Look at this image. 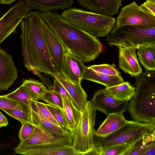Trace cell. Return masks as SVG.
I'll use <instances>...</instances> for the list:
<instances>
[{
  "label": "cell",
  "mask_w": 155,
  "mask_h": 155,
  "mask_svg": "<svg viewBox=\"0 0 155 155\" xmlns=\"http://www.w3.org/2000/svg\"><path fill=\"white\" fill-rule=\"evenodd\" d=\"M39 11L28 12L21 21V52L25 67L54 77L59 73L55 67L42 34Z\"/></svg>",
  "instance_id": "1"
},
{
  "label": "cell",
  "mask_w": 155,
  "mask_h": 155,
  "mask_svg": "<svg viewBox=\"0 0 155 155\" xmlns=\"http://www.w3.org/2000/svg\"><path fill=\"white\" fill-rule=\"evenodd\" d=\"M42 18L54 32L68 51L83 63L95 59L101 52L100 40L77 28L57 12L39 13Z\"/></svg>",
  "instance_id": "2"
},
{
  "label": "cell",
  "mask_w": 155,
  "mask_h": 155,
  "mask_svg": "<svg viewBox=\"0 0 155 155\" xmlns=\"http://www.w3.org/2000/svg\"><path fill=\"white\" fill-rule=\"evenodd\" d=\"M135 78V94L127 110L134 120L155 124V71L146 70Z\"/></svg>",
  "instance_id": "3"
},
{
  "label": "cell",
  "mask_w": 155,
  "mask_h": 155,
  "mask_svg": "<svg viewBox=\"0 0 155 155\" xmlns=\"http://www.w3.org/2000/svg\"><path fill=\"white\" fill-rule=\"evenodd\" d=\"M61 15L77 28L96 37H107L116 25V19L112 16L76 7L64 10Z\"/></svg>",
  "instance_id": "4"
},
{
  "label": "cell",
  "mask_w": 155,
  "mask_h": 155,
  "mask_svg": "<svg viewBox=\"0 0 155 155\" xmlns=\"http://www.w3.org/2000/svg\"><path fill=\"white\" fill-rule=\"evenodd\" d=\"M155 131V124L152 123L127 120L123 127L104 137L94 134V148L89 155H99L104 150L124 143H134L145 134Z\"/></svg>",
  "instance_id": "5"
},
{
  "label": "cell",
  "mask_w": 155,
  "mask_h": 155,
  "mask_svg": "<svg viewBox=\"0 0 155 155\" xmlns=\"http://www.w3.org/2000/svg\"><path fill=\"white\" fill-rule=\"evenodd\" d=\"M97 110L91 101H87L84 109L81 112L77 126L71 133L73 147L80 155H87L94 149Z\"/></svg>",
  "instance_id": "6"
},
{
  "label": "cell",
  "mask_w": 155,
  "mask_h": 155,
  "mask_svg": "<svg viewBox=\"0 0 155 155\" xmlns=\"http://www.w3.org/2000/svg\"><path fill=\"white\" fill-rule=\"evenodd\" d=\"M110 46L134 47L155 43V27L143 28L131 26L114 27L107 36Z\"/></svg>",
  "instance_id": "7"
},
{
  "label": "cell",
  "mask_w": 155,
  "mask_h": 155,
  "mask_svg": "<svg viewBox=\"0 0 155 155\" xmlns=\"http://www.w3.org/2000/svg\"><path fill=\"white\" fill-rule=\"evenodd\" d=\"M72 144L71 133L64 136L56 135L35 126L31 135L25 140L20 142L14 151L16 153L25 155L27 152L35 149Z\"/></svg>",
  "instance_id": "8"
},
{
  "label": "cell",
  "mask_w": 155,
  "mask_h": 155,
  "mask_svg": "<svg viewBox=\"0 0 155 155\" xmlns=\"http://www.w3.org/2000/svg\"><path fill=\"white\" fill-rule=\"evenodd\" d=\"M118 27L131 26L147 28L155 27V16L142 9L135 1L123 7L116 19Z\"/></svg>",
  "instance_id": "9"
},
{
  "label": "cell",
  "mask_w": 155,
  "mask_h": 155,
  "mask_svg": "<svg viewBox=\"0 0 155 155\" xmlns=\"http://www.w3.org/2000/svg\"><path fill=\"white\" fill-rule=\"evenodd\" d=\"M31 9L24 1L20 0L0 18V44L15 31Z\"/></svg>",
  "instance_id": "10"
},
{
  "label": "cell",
  "mask_w": 155,
  "mask_h": 155,
  "mask_svg": "<svg viewBox=\"0 0 155 155\" xmlns=\"http://www.w3.org/2000/svg\"><path fill=\"white\" fill-rule=\"evenodd\" d=\"M40 22L42 34L52 62L60 73L66 51L54 32L41 17Z\"/></svg>",
  "instance_id": "11"
},
{
  "label": "cell",
  "mask_w": 155,
  "mask_h": 155,
  "mask_svg": "<svg viewBox=\"0 0 155 155\" xmlns=\"http://www.w3.org/2000/svg\"><path fill=\"white\" fill-rule=\"evenodd\" d=\"M97 110L106 116L114 113H123L127 109L128 101L119 100L105 92L103 89L97 91L91 101Z\"/></svg>",
  "instance_id": "12"
},
{
  "label": "cell",
  "mask_w": 155,
  "mask_h": 155,
  "mask_svg": "<svg viewBox=\"0 0 155 155\" xmlns=\"http://www.w3.org/2000/svg\"><path fill=\"white\" fill-rule=\"evenodd\" d=\"M12 56L0 47V90H7L18 78Z\"/></svg>",
  "instance_id": "13"
},
{
  "label": "cell",
  "mask_w": 155,
  "mask_h": 155,
  "mask_svg": "<svg viewBox=\"0 0 155 155\" xmlns=\"http://www.w3.org/2000/svg\"><path fill=\"white\" fill-rule=\"evenodd\" d=\"M119 49L118 65L125 73L136 77L143 72L137 57V48L117 47Z\"/></svg>",
  "instance_id": "14"
},
{
  "label": "cell",
  "mask_w": 155,
  "mask_h": 155,
  "mask_svg": "<svg viewBox=\"0 0 155 155\" xmlns=\"http://www.w3.org/2000/svg\"><path fill=\"white\" fill-rule=\"evenodd\" d=\"M86 68L81 60L66 51L60 73L71 82L79 83L82 79Z\"/></svg>",
  "instance_id": "15"
},
{
  "label": "cell",
  "mask_w": 155,
  "mask_h": 155,
  "mask_svg": "<svg viewBox=\"0 0 155 155\" xmlns=\"http://www.w3.org/2000/svg\"><path fill=\"white\" fill-rule=\"evenodd\" d=\"M56 79L65 89L76 107L81 112L84 109L87 102V93L81 83H73L60 73L56 75Z\"/></svg>",
  "instance_id": "16"
},
{
  "label": "cell",
  "mask_w": 155,
  "mask_h": 155,
  "mask_svg": "<svg viewBox=\"0 0 155 155\" xmlns=\"http://www.w3.org/2000/svg\"><path fill=\"white\" fill-rule=\"evenodd\" d=\"M83 8L92 12L112 16L118 13L122 0H76Z\"/></svg>",
  "instance_id": "17"
},
{
  "label": "cell",
  "mask_w": 155,
  "mask_h": 155,
  "mask_svg": "<svg viewBox=\"0 0 155 155\" xmlns=\"http://www.w3.org/2000/svg\"><path fill=\"white\" fill-rule=\"evenodd\" d=\"M32 9L41 12L68 9L72 8L74 0H25Z\"/></svg>",
  "instance_id": "18"
},
{
  "label": "cell",
  "mask_w": 155,
  "mask_h": 155,
  "mask_svg": "<svg viewBox=\"0 0 155 155\" xmlns=\"http://www.w3.org/2000/svg\"><path fill=\"white\" fill-rule=\"evenodd\" d=\"M123 113H114L107 116L94 134L99 137L106 136L119 129L127 122Z\"/></svg>",
  "instance_id": "19"
},
{
  "label": "cell",
  "mask_w": 155,
  "mask_h": 155,
  "mask_svg": "<svg viewBox=\"0 0 155 155\" xmlns=\"http://www.w3.org/2000/svg\"><path fill=\"white\" fill-rule=\"evenodd\" d=\"M82 79L98 83L106 87L114 86L124 82L121 75L116 76L106 75L96 71L89 66L86 67Z\"/></svg>",
  "instance_id": "20"
},
{
  "label": "cell",
  "mask_w": 155,
  "mask_h": 155,
  "mask_svg": "<svg viewBox=\"0 0 155 155\" xmlns=\"http://www.w3.org/2000/svg\"><path fill=\"white\" fill-rule=\"evenodd\" d=\"M29 108L31 123L35 126H38L44 130L56 135L64 136L71 133L67 130L58 127L34 111L30 107Z\"/></svg>",
  "instance_id": "21"
},
{
  "label": "cell",
  "mask_w": 155,
  "mask_h": 155,
  "mask_svg": "<svg viewBox=\"0 0 155 155\" xmlns=\"http://www.w3.org/2000/svg\"><path fill=\"white\" fill-rule=\"evenodd\" d=\"M138 59L146 71L155 70V43L138 47Z\"/></svg>",
  "instance_id": "22"
},
{
  "label": "cell",
  "mask_w": 155,
  "mask_h": 155,
  "mask_svg": "<svg viewBox=\"0 0 155 155\" xmlns=\"http://www.w3.org/2000/svg\"><path fill=\"white\" fill-rule=\"evenodd\" d=\"M105 92L122 101H128L134 96L135 88L130 83L124 82L120 84L103 89Z\"/></svg>",
  "instance_id": "23"
},
{
  "label": "cell",
  "mask_w": 155,
  "mask_h": 155,
  "mask_svg": "<svg viewBox=\"0 0 155 155\" xmlns=\"http://www.w3.org/2000/svg\"><path fill=\"white\" fill-rule=\"evenodd\" d=\"M25 155H80L72 145L58 146L38 148L27 152Z\"/></svg>",
  "instance_id": "24"
},
{
  "label": "cell",
  "mask_w": 155,
  "mask_h": 155,
  "mask_svg": "<svg viewBox=\"0 0 155 155\" xmlns=\"http://www.w3.org/2000/svg\"><path fill=\"white\" fill-rule=\"evenodd\" d=\"M63 111L69 127L72 132L77 126L80 119L81 112L78 109L72 100L63 98Z\"/></svg>",
  "instance_id": "25"
},
{
  "label": "cell",
  "mask_w": 155,
  "mask_h": 155,
  "mask_svg": "<svg viewBox=\"0 0 155 155\" xmlns=\"http://www.w3.org/2000/svg\"><path fill=\"white\" fill-rule=\"evenodd\" d=\"M155 143V131L145 134L136 141L132 147L124 155H144Z\"/></svg>",
  "instance_id": "26"
},
{
  "label": "cell",
  "mask_w": 155,
  "mask_h": 155,
  "mask_svg": "<svg viewBox=\"0 0 155 155\" xmlns=\"http://www.w3.org/2000/svg\"><path fill=\"white\" fill-rule=\"evenodd\" d=\"M22 84L25 88L32 99L38 101L48 90L44 84L37 80L25 79Z\"/></svg>",
  "instance_id": "27"
},
{
  "label": "cell",
  "mask_w": 155,
  "mask_h": 155,
  "mask_svg": "<svg viewBox=\"0 0 155 155\" xmlns=\"http://www.w3.org/2000/svg\"><path fill=\"white\" fill-rule=\"evenodd\" d=\"M2 110L11 117L18 120L21 123H31L29 105L20 103L19 106L16 108Z\"/></svg>",
  "instance_id": "28"
},
{
  "label": "cell",
  "mask_w": 155,
  "mask_h": 155,
  "mask_svg": "<svg viewBox=\"0 0 155 155\" xmlns=\"http://www.w3.org/2000/svg\"><path fill=\"white\" fill-rule=\"evenodd\" d=\"M29 105L30 108L35 112L38 113L46 119L56 125L61 127L46 107L45 103L38 101L32 100Z\"/></svg>",
  "instance_id": "29"
},
{
  "label": "cell",
  "mask_w": 155,
  "mask_h": 155,
  "mask_svg": "<svg viewBox=\"0 0 155 155\" xmlns=\"http://www.w3.org/2000/svg\"><path fill=\"white\" fill-rule=\"evenodd\" d=\"M5 95L8 98L27 105H29L32 100L22 84L13 91Z\"/></svg>",
  "instance_id": "30"
},
{
  "label": "cell",
  "mask_w": 155,
  "mask_h": 155,
  "mask_svg": "<svg viewBox=\"0 0 155 155\" xmlns=\"http://www.w3.org/2000/svg\"><path fill=\"white\" fill-rule=\"evenodd\" d=\"M47 104L58 107L63 111V101L62 97L53 90H48L41 97L40 100Z\"/></svg>",
  "instance_id": "31"
},
{
  "label": "cell",
  "mask_w": 155,
  "mask_h": 155,
  "mask_svg": "<svg viewBox=\"0 0 155 155\" xmlns=\"http://www.w3.org/2000/svg\"><path fill=\"white\" fill-rule=\"evenodd\" d=\"M134 143H124L107 148L101 151L99 155H124Z\"/></svg>",
  "instance_id": "32"
},
{
  "label": "cell",
  "mask_w": 155,
  "mask_h": 155,
  "mask_svg": "<svg viewBox=\"0 0 155 155\" xmlns=\"http://www.w3.org/2000/svg\"><path fill=\"white\" fill-rule=\"evenodd\" d=\"M54 118L62 128L69 131V127L64 111L60 108L45 104Z\"/></svg>",
  "instance_id": "33"
},
{
  "label": "cell",
  "mask_w": 155,
  "mask_h": 155,
  "mask_svg": "<svg viewBox=\"0 0 155 155\" xmlns=\"http://www.w3.org/2000/svg\"><path fill=\"white\" fill-rule=\"evenodd\" d=\"M89 67L94 70L106 75L116 76L120 75L114 64H102L93 65Z\"/></svg>",
  "instance_id": "34"
},
{
  "label": "cell",
  "mask_w": 155,
  "mask_h": 155,
  "mask_svg": "<svg viewBox=\"0 0 155 155\" xmlns=\"http://www.w3.org/2000/svg\"><path fill=\"white\" fill-rule=\"evenodd\" d=\"M35 127V126L30 122L21 123L18 135L20 142L23 141L29 138L32 134Z\"/></svg>",
  "instance_id": "35"
},
{
  "label": "cell",
  "mask_w": 155,
  "mask_h": 155,
  "mask_svg": "<svg viewBox=\"0 0 155 155\" xmlns=\"http://www.w3.org/2000/svg\"><path fill=\"white\" fill-rule=\"evenodd\" d=\"M20 103L7 97L5 95H0V109H12L18 107Z\"/></svg>",
  "instance_id": "36"
},
{
  "label": "cell",
  "mask_w": 155,
  "mask_h": 155,
  "mask_svg": "<svg viewBox=\"0 0 155 155\" xmlns=\"http://www.w3.org/2000/svg\"><path fill=\"white\" fill-rule=\"evenodd\" d=\"M54 78L53 90L58 93L62 98L65 97L69 100H72L64 87L56 79Z\"/></svg>",
  "instance_id": "37"
},
{
  "label": "cell",
  "mask_w": 155,
  "mask_h": 155,
  "mask_svg": "<svg viewBox=\"0 0 155 155\" xmlns=\"http://www.w3.org/2000/svg\"><path fill=\"white\" fill-rule=\"evenodd\" d=\"M139 6L143 10L155 16V0H146Z\"/></svg>",
  "instance_id": "38"
},
{
  "label": "cell",
  "mask_w": 155,
  "mask_h": 155,
  "mask_svg": "<svg viewBox=\"0 0 155 155\" xmlns=\"http://www.w3.org/2000/svg\"><path fill=\"white\" fill-rule=\"evenodd\" d=\"M31 71L34 74L38 76L40 78L42 83L47 87V89L48 90H53V83L48 78L41 74L40 73V72L35 69H33Z\"/></svg>",
  "instance_id": "39"
},
{
  "label": "cell",
  "mask_w": 155,
  "mask_h": 155,
  "mask_svg": "<svg viewBox=\"0 0 155 155\" xmlns=\"http://www.w3.org/2000/svg\"><path fill=\"white\" fill-rule=\"evenodd\" d=\"M8 124L7 119L0 112V128L6 126Z\"/></svg>",
  "instance_id": "40"
},
{
  "label": "cell",
  "mask_w": 155,
  "mask_h": 155,
  "mask_svg": "<svg viewBox=\"0 0 155 155\" xmlns=\"http://www.w3.org/2000/svg\"><path fill=\"white\" fill-rule=\"evenodd\" d=\"M144 155H155V143L151 146Z\"/></svg>",
  "instance_id": "41"
},
{
  "label": "cell",
  "mask_w": 155,
  "mask_h": 155,
  "mask_svg": "<svg viewBox=\"0 0 155 155\" xmlns=\"http://www.w3.org/2000/svg\"><path fill=\"white\" fill-rule=\"evenodd\" d=\"M17 0H0L1 4L9 5Z\"/></svg>",
  "instance_id": "42"
},
{
  "label": "cell",
  "mask_w": 155,
  "mask_h": 155,
  "mask_svg": "<svg viewBox=\"0 0 155 155\" xmlns=\"http://www.w3.org/2000/svg\"><path fill=\"white\" fill-rule=\"evenodd\" d=\"M138 0L139 1H140V0Z\"/></svg>",
  "instance_id": "43"
}]
</instances>
